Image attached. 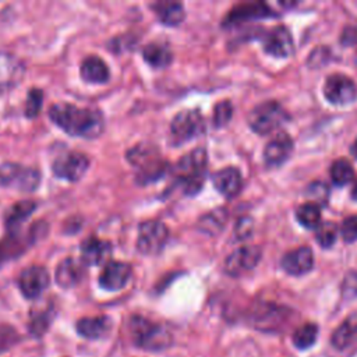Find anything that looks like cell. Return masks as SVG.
<instances>
[{
	"label": "cell",
	"instance_id": "27",
	"mask_svg": "<svg viewBox=\"0 0 357 357\" xmlns=\"http://www.w3.org/2000/svg\"><path fill=\"white\" fill-rule=\"evenodd\" d=\"M35 208H36V204L32 201H21V202L14 204L6 212V216H4L6 226L8 229H14V227L20 226L33 212Z\"/></svg>",
	"mask_w": 357,
	"mask_h": 357
},
{
	"label": "cell",
	"instance_id": "11",
	"mask_svg": "<svg viewBox=\"0 0 357 357\" xmlns=\"http://www.w3.org/2000/svg\"><path fill=\"white\" fill-rule=\"evenodd\" d=\"M262 251L258 245H243L234 250L225 261V271L231 276H240L251 271L261 259Z\"/></svg>",
	"mask_w": 357,
	"mask_h": 357
},
{
	"label": "cell",
	"instance_id": "6",
	"mask_svg": "<svg viewBox=\"0 0 357 357\" xmlns=\"http://www.w3.org/2000/svg\"><path fill=\"white\" fill-rule=\"evenodd\" d=\"M0 183L20 191H33L40 183V173L29 166L14 162L0 165Z\"/></svg>",
	"mask_w": 357,
	"mask_h": 357
},
{
	"label": "cell",
	"instance_id": "28",
	"mask_svg": "<svg viewBox=\"0 0 357 357\" xmlns=\"http://www.w3.org/2000/svg\"><path fill=\"white\" fill-rule=\"evenodd\" d=\"M227 220V212L223 208L219 209H213L209 213L204 215L199 222H198V227L208 234H216L219 233L223 227L225 223Z\"/></svg>",
	"mask_w": 357,
	"mask_h": 357
},
{
	"label": "cell",
	"instance_id": "1",
	"mask_svg": "<svg viewBox=\"0 0 357 357\" xmlns=\"http://www.w3.org/2000/svg\"><path fill=\"white\" fill-rule=\"evenodd\" d=\"M49 117L61 130L74 137L95 138L105 128V119L99 110L78 107L67 102L54 103L49 110Z\"/></svg>",
	"mask_w": 357,
	"mask_h": 357
},
{
	"label": "cell",
	"instance_id": "4",
	"mask_svg": "<svg viewBox=\"0 0 357 357\" xmlns=\"http://www.w3.org/2000/svg\"><path fill=\"white\" fill-rule=\"evenodd\" d=\"M128 160L135 166L137 180L141 184L158 180L167 170V163L158 151L149 145H138L127 152Z\"/></svg>",
	"mask_w": 357,
	"mask_h": 357
},
{
	"label": "cell",
	"instance_id": "15",
	"mask_svg": "<svg viewBox=\"0 0 357 357\" xmlns=\"http://www.w3.org/2000/svg\"><path fill=\"white\" fill-rule=\"evenodd\" d=\"M293 139L286 132L275 134L264 148V160L268 166H279L290 156Z\"/></svg>",
	"mask_w": 357,
	"mask_h": 357
},
{
	"label": "cell",
	"instance_id": "35",
	"mask_svg": "<svg viewBox=\"0 0 357 357\" xmlns=\"http://www.w3.org/2000/svg\"><path fill=\"white\" fill-rule=\"evenodd\" d=\"M233 114V106L229 100H222L215 106L213 110V123L216 127H222L225 126Z\"/></svg>",
	"mask_w": 357,
	"mask_h": 357
},
{
	"label": "cell",
	"instance_id": "31",
	"mask_svg": "<svg viewBox=\"0 0 357 357\" xmlns=\"http://www.w3.org/2000/svg\"><path fill=\"white\" fill-rule=\"evenodd\" d=\"M353 166L347 159H337L331 166V178L335 185H346L353 178Z\"/></svg>",
	"mask_w": 357,
	"mask_h": 357
},
{
	"label": "cell",
	"instance_id": "18",
	"mask_svg": "<svg viewBox=\"0 0 357 357\" xmlns=\"http://www.w3.org/2000/svg\"><path fill=\"white\" fill-rule=\"evenodd\" d=\"M85 273V264L82 259L66 258L56 268V282L61 287H73L77 286Z\"/></svg>",
	"mask_w": 357,
	"mask_h": 357
},
{
	"label": "cell",
	"instance_id": "43",
	"mask_svg": "<svg viewBox=\"0 0 357 357\" xmlns=\"http://www.w3.org/2000/svg\"><path fill=\"white\" fill-rule=\"evenodd\" d=\"M351 152H353L354 156L357 158V138L354 139V142H353V145H351Z\"/></svg>",
	"mask_w": 357,
	"mask_h": 357
},
{
	"label": "cell",
	"instance_id": "10",
	"mask_svg": "<svg viewBox=\"0 0 357 357\" xmlns=\"http://www.w3.org/2000/svg\"><path fill=\"white\" fill-rule=\"evenodd\" d=\"M89 166V159L81 152H67L57 156L52 165L53 173L64 180H79Z\"/></svg>",
	"mask_w": 357,
	"mask_h": 357
},
{
	"label": "cell",
	"instance_id": "16",
	"mask_svg": "<svg viewBox=\"0 0 357 357\" xmlns=\"http://www.w3.org/2000/svg\"><path fill=\"white\" fill-rule=\"evenodd\" d=\"M282 268L294 276L304 275L312 269L314 254L310 247H297L286 252L282 258Z\"/></svg>",
	"mask_w": 357,
	"mask_h": 357
},
{
	"label": "cell",
	"instance_id": "8",
	"mask_svg": "<svg viewBox=\"0 0 357 357\" xmlns=\"http://www.w3.org/2000/svg\"><path fill=\"white\" fill-rule=\"evenodd\" d=\"M170 131L177 144L185 142L205 131V120L199 110H181L172 120Z\"/></svg>",
	"mask_w": 357,
	"mask_h": 357
},
{
	"label": "cell",
	"instance_id": "36",
	"mask_svg": "<svg viewBox=\"0 0 357 357\" xmlns=\"http://www.w3.org/2000/svg\"><path fill=\"white\" fill-rule=\"evenodd\" d=\"M340 234L344 241H356L357 240V215L349 216L343 220L340 226Z\"/></svg>",
	"mask_w": 357,
	"mask_h": 357
},
{
	"label": "cell",
	"instance_id": "34",
	"mask_svg": "<svg viewBox=\"0 0 357 357\" xmlns=\"http://www.w3.org/2000/svg\"><path fill=\"white\" fill-rule=\"evenodd\" d=\"M43 100V92L39 88H32L26 95V103H25V116L26 117H35L40 107Z\"/></svg>",
	"mask_w": 357,
	"mask_h": 357
},
{
	"label": "cell",
	"instance_id": "42",
	"mask_svg": "<svg viewBox=\"0 0 357 357\" xmlns=\"http://www.w3.org/2000/svg\"><path fill=\"white\" fill-rule=\"evenodd\" d=\"M351 198L357 201V180H356V183H354V185L351 188Z\"/></svg>",
	"mask_w": 357,
	"mask_h": 357
},
{
	"label": "cell",
	"instance_id": "39",
	"mask_svg": "<svg viewBox=\"0 0 357 357\" xmlns=\"http://www.w3.org/2000/svg\"><path fill=\"white\" fill-rule=\"evenodd\" d=\"M251 230H252V220L250 218H241L236 225L234 233L237 238H245L250 236Z\"/></svg>",
	"mask_w": 357,
	"mask_h": 357
},
{
	"label": "cell",
	"instance_id": "9",
	"mask_svg": "<svg viewBox=\"0 0 357 357\" xmlns=\"http://www.w3.org/2000/svg\"><path fill=\"white\" fill-rule=\"evenodd\" d=\"M324 95L333 105H346L357 98V86L344 74H331L325 81Z\"/></svg>",
	"mask_w": 357,
	"mask_h": 357
},
{
	"label": "cell",
	"instance_id": "13",
	"mask_svg": "<svg viewBox=\"0 0 357 357\" xmlns=\"http://www.w3.org/2000/svg\"><path fill=\"white\" fill-rule=\"evenodd\" d=\"M24 73L25 67L17 56L8 52H0V93L18 85Z\"/></svg>",
	"mask_w": 357,
	"mask_h": 357
},
{
	"label": "cell",
	"instance_id": "25",
	"mask_svg": "<svg viewBox=\"0 0 357 357\" xmlns=\"http://www.w3.org/2000/svg\"><path fill=\"white\" fill-rule=\"evenodd\" d=\"M142 57L149 66H152L155 68L166 67L173 60V54H172V50L169 49V46L165 43H159V42L148 43L142 49Z\"/></svg>",
	"mask_w": 357,
	"mask_h": 357
},
{
	"label": "cell",
	"instance_id": "12",
	"mask_svg": "<svg viewBox=\"0 0 357 357\" xmlns=\"http://www.w3.org/2000/svg\"><path fill=\"white\" fill-rule=\"evenodd\" d=\"M49 282H50V278L47 271L43 266H38V265L25 268L18 278L20 290L26 298L39 297L49 286Z\"/></svg>",
	"mask_w": 357,
	"mask_h": 357
},
{
	"label": "cell",
	"instance_id": "30",
	"mask_svg": "<svg viewBox=\"0 0 357 357\" xmlns=\"http://www.w3.org/2000/svg\"><path fill=\"white\" fill-rule=\"evenodd\" d=\"M297 220L308 229H315L321 222V209L315 202H305L296 209Z\"/></svg>",
	"mask_w": 357,
	"mask_h": 357
},
{
	"label": "cell",
	"instance_id": "24",
	"mask_svg": "<svg viewBox=\"0 0 357 357\" xmlns=\"http://www.w3.org/2000/svg\"><path fill=\"white\" fill-rule=\"evenodd\" d=\"M151 7L165 25H178L185 17L184 7L178 1H158L151 4Z\"/></svg>",
	"mask_w": 357,
	"mask_h": 357
},
{
	"label": "cell",
	"instance_id": "23",
	"mask_svg": "<svg viewBox=\"0 0 357 357\" xmlns=\"http://www.w3.org/2000/svg\"><path fill=\"white\" fill-rule=\"evenodd\" d=\"M271 10L264 3H250V4H240L234 7L227 17L225 18V25H233L250 18H261L269 15Z\"/></svg>",
	"mask_w": 357,
	"mask_h": 357
},
{
	"label": "cell",
	"instance_id": "20",
	"mask_svg": "<svg viewBox=\"0 0 357 357\" xmlns=\"http://www.w3.org/2000/svg\"><path fill=\"white\" fill-rule=\"evenodd\" d=\"M212 183L220 194H223L225 197H233L240 191L243 178L240 170L237 167L230 166L216 172L212 176Z\"/></svg>",
	"mask_w": 357,
	"mask_h": 357
},
{
	"label": "cell",
	"instance_id": "3",
	"mask_svg": "<svg viewBox=\"0 0 357 357\" xmlns=\"http://www.w3.org/2000/svg\"><path fill=\"white\" fill-rule=\"evenodd\" d=\"M132 342L146 350L159 351L172 344V333L162 325L144 317H132L128 324Z\"/></svg>",
	"mask_w": 357,
	"mask_h": 357
},
{
	"label": "cell",
	"instance_id": "37",
	"mask_svg": "<svg viewBox=\"0 0 357 357\" xmlns=\"http://www.w3.org/2000/svg\"><path fill=\"white\" fill-rule=\"evenodd\" d=\"M342 293L346 298L357 297V272H349L342 283Z\"/></svg>",
	"mask_w": 357,
	"mask_h": 357
},
{
	"label": "cell",
	"instance_id": "7",
	"mask_svg": "<svg viewBox=\"0 0 357 357\" xmlns=\"http://www.w3.org/2000/svg\"><path fill=\"white\" fill-rule=\"evenodd\" d=\"M169 238V230L159 220H146L138 227L137 248L145 255L159 254Z\"/></svg>",
	"mask_w": 357,
	"mask_h": 357
},
{
	"label": "cell",
	"instance_id": "38",
	"mask_svg": "<svg viewBox=\"0 0 357 357\" xmlns=\"http://www.w3.org/2000/svg\"><path fill=\"white\" fill-rule=\"evenodd\" d=\"M307 194L312 198V199H318V201H325L328 197V187L319 181L312 183L308 185L307 188Z\"/></svg>",
	"mask_w": 357,
	"mask_h": 357
},
{
	"label": "cell",
	"instance_id": "32",
	"mask_svg": "<svg viewBox=\"0 0 357 357\" xmlns=\"http://www.w3.org/2000/svg\"><path fill=\"white\" fill-rule=\"evenodd\" d=\"M337 237V227L333 222H322L315 227V240L321 247H331Z\"/></svg>",
	"mask_w": 357,
	"mask_h": 357
},
{
	"label": "cell",
	"instance_id": "41",
	"mask_svg": "<svg viewBox=\"0 0 357 357\" xmlns=\"http://www.w3.org/2000/svg\"><path fill=\"white\" fill-rule=\"evenodd\" d=\"M11 342L10 337H7L6 333H0V350H3L4 347H7V343Z\"/></svg>",
	"mask_w": 357,
	"mask_h": 357
},
{
	"label": "cell",
	"instance_id": "26",
	"mask_svg": "<svg viewBox=\"0 0 357 357\" xmlns=\"http://www.w3.org/2000/svg\"><path fill=\"white\" fill-rule=\"evenodd\" d=\"M356 340H357V318L356 317H350L346 321H343L336 328V331L331 337L332 346L336 347L337 350L347 349Z\"/></svg>",
	"mask_w": 357,
	"mask_h": 357
},
{
	"label": "cell",
	"instance_id": "17",
	"mask_svg": "<svg viewBox=\"0 0 357 357\" xmlns=\"http://www.w3.org/2000/svg\"><path fill=\"white\" fill-rule=\"evenodd\" d=\"M264 49L275 57H287L293 52V39L286 26L272 28L264 42Z\"/></svg>",
	"mask_w": 357,
	"mask_h": 357
},
{
	"label": "cell",
	"instance_id": "21",
	"mask_svg": "<svg viewBox=\"0 0 357 357\" xmlns=\"http://www.w3.org/2000/svg\"><path fill=\"white\" fill-rule=\"evenodd\" d=\"M110 328L112 321L105 315L81 318L75 325L77 332L86 339H102L110 332Z\"/></svg>",
	"mask_w": 357,
	"mask_h": 357
},
{
	"label": "cell",
	"instance_id": "19",
	"mask_svg": "<svg viewBox=\"0 0 357 357\" xmlns=\"http://www.w3.org/2000/svg\"><path fill=\"white\" fill-rule=\"evenodd\" d=\"M112 252V245L109 241L100 240L95 236L88 237L81 245V259L85 265H99Z\"/></svg>",
	"mask_w": 357,
	"mask_h": 357
},
{
	"label": "cell",
	"instance_id": "29",
	"mask_svg": "<svg viewBox=\"0 0 357 357\" xmlns=\"http://www.w3.org/2000/svg\"><path fill=\"white\" fill-rule=\"evenodd\" d=\"M318 337V326L312 322H307L304 325H301L300 328H297L293 332V344L298 349V350H307L310 349L315 340Z\"/></svg>",
	"mask_w": 357,
	"mask_h": 357
},
{
	"label": "cell",
	"instance_id": "5",
	"mask_svg": "<svg viewBox=\"0 0 357 357\" xmlns=\"http://www.w3.org/2000/svg\"><path fill=\"white\" fill-rule=\"evenodd\" d=\"M289 119L283 106L276 100H265L251 109L248 124L257 134L265 135L278 130Z\"/></svg>",
	"mask_w": 357,
	"mask_h": 357
},
{
	"label": "cell",
	"instance_id": "14",
	"mask_svg": "<svg viewBox=\"0 0 357 357\" xmlns=\"http://www.w3.org/2000/svg\"><path fill=\"white\" fill-rule=\"evenodd\" d=\"M131 278V266L121 261H110L99 275V284L106 290L123 289Z\"/></svg>",
	"mask_w": 357,
	"mask_h": 357
},
{
	"label": "cell",
	"instance_id": "40",
	"mask_svg": "<svg viewBox=\"0 0 357 357\" xmlns=\"http://www.w3.org/2000/svg\"><path fill=\"white\" fill-rule=\"evenodd\" d=\"M22 245H20L17 241H11V240H7L6 243L0 244V265L11 255H15V251L17 248H20Z\"/></svg>",
	"mask_w": 357,
	"mask_h": 357
},
{
	"label": "cell",
	"instance_id": "2",
	"mask_svg": "<svg viewBox=\"0 0 357 357\" xmlns=\"http://www.w3.org/2000/svg\"><path fill=\"white\" fill-rule=\"evenodd\" d=\"M206 163L208 155L205 148H195L177 162L174 173L185 194L192 195L201 190L205 180Z\"/></svg>",
	"mask_w": 357,
	"mask_h": 357
},
{
	"label": "cell",
	"instance_id": "22",
	"mask_svg": "<svg viewBox=\"0 0 357 357\" xmlns=\"http://www.w3.org/2000/svg\"><path fill=\"white\" fill-rule=\"evenodd\" d=\"M109 67L106 63L98 56H88L81 63V77L86 82L92 84H103L109 79Z\"/></svg>",
	"mask_w": 357,
	"mask_h": 357
},
{
	"label": "cell",
	"instance_id": "33",
	"mask_svg": "<svg viewBox=\"0 0 357 357\" xmlns=\"http://www.w3.org/2000/svg\"><path fill=\"white\" fill-rule=\"evenodd\" d=\"M50 321H52V308L50 307H47L46 310H40L38 312H32L31 325H29L32 333L36 336H40L46 331Z\"/></svg>",
	"mask_w": 357,
	"mask_h": 357
}]
</instances>
